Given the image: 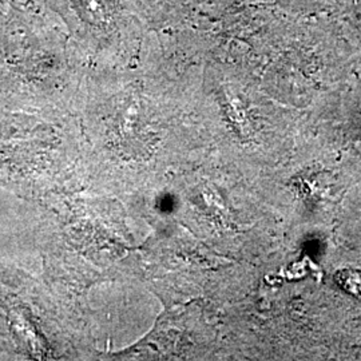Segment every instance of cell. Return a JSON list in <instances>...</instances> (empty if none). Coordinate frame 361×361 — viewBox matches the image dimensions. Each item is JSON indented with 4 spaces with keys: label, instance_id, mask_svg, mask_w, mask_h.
Listing matches in <instances>:
<instances>
[{
    "label": "cell",
    "instance_id": "4",
    "mask_svg": "<svg viewBox=\"0 0 361 361\" xmlns=\"http://www.w3.org/2000/svg\"><path fill=\"white\" fill-rule=\"evenodd\" d=\"M42 207L35 244L43 276L83 295L111 264L116 241L109 213L99 201L79 194Z\"/></svg>",
    "mask_w": 361,
    "mask_h": 361
},
{
    "label": "cell",
    "instance_id": "5",
    "mask_svg": "<svg viewBox=\"0 0 361 361\" xmlns=\"http://www.w3.org/2000/svg\"><path fill=\"white\" fill-rule=\"evenodd\" d=\"M63 22L87 67L95 65L129 35V13L123 0H44Z\"/></svg>",
    "mask_w": 361,
    "mask_h": 361
},
{
    "label": "cell",
    "instance_id": "7",
    "mask_svg": "<svg viewBox=\"0 0 361 361\" xmlns=\"http://www.w3.org/2000/svg\"><path fill=\"white\" fill-rule=\"evenodd\" d=\"M0 1H1V0H0Z\"/></svg>",
    "mask_w": 361,
    "mask_h": 361
},
{
    "label": "cell",
    "instance_id": "3",
    "mask_svg": "<svg viewBox=\"0 0 361 361\" xmlns=\"http://www.w3.org/2000/svg\"><path fill=\"white\" fill-rule=\"evenodd\" d=\"M82 296L0 261V359H86L91 340Z\"/></svg>",
    "mask_w": 361,
    "mask_h": 361
},
{
    "label": "cell",
    "instance_id": "2",
    "mask_svg": "<svg viewBox=\"0 0 361 361\" xmlns=\"http://www.w3.org/2000/svg\"><path fill=\"white\" fill-rule=\"evenodd\" d=\"M89 155L75 114L0 110V189L44 205L89 188Z\"/></svg>",
    "mask_w": 361,
    "mask_h": 361
},
{
    "label": "cell",
    "instance_id": "1",
    "mask_svg": "<svg viewBox=\"0 0 361 361\" xmlns=\"http://www.w3.org/2000/svg\"><path fill=\"white\" fill-rule=\"evenodd\" d=\"M87 75L67 31L10 4L0 19V110L77 116Z\"/></svg>",
    "mask_w": 361,
    "mask_h": 361
},
{
    "label": "cell",
    "instance_id": "6",
    "mask_svg": "<svg viewBox=\"0 0 361 361\" xmlns=\"http://www.w3.org/2000/svg\"><path fill=\"white\" fill-rule=\"evenodd\" d=\"M337 285L350 296L361 300V271L341 269L335 276Z\"/></svg>",
    "mask_w": 361,
    "mask_h": 361
}]
</instances>
